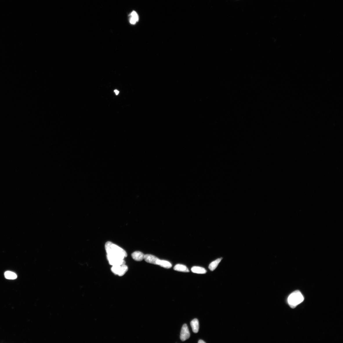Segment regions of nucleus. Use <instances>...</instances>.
I'll return each mask as SVG.
<instances>
[{
    "mask_svg": "<svg viewBox=\"0 0 343 343\" xmlns=\"http://www.w3.org/2000/svg\"><path fill=\"white\" fill-rule=\"evenodd\" d=\"M111 270L115 275L122 276L128 271V267L125 264L112 266Z\"/></svg>",
    "mask_w": 343,
    "mask_h": 343,
    "instance_id": "nucleus-3",
    "label": "nucleus"
},
{
    "mask_svg": "<svg viewBox=\"0 0 343 343\" xmlns=\"http://www.w3.org/2000/svg\"><path fill=\"white\" fill-rule=\"evenodd\" d=\"M157 265L166 268H170L172 267V264L171 263L168 261L160 260L159 259L158 261Z\"/></svg>",
    "mask_w": 343,
    "mask_h": 343,
    "instance_id": "nucleus-9",
    "label": "nucleus"
},
{
    "mask_svg": "<svg viewBox=\"0 0 343 343\" xmlns=\"http://www.w3.org/2000/svg\"><path fill=\"white\" fill-rule=\"evenodd\" d=\"M198 343H205L206 342H204V341H203L202 340H199L198 341Z\"/></svg>",
    "mask_w": 343,
    "mask_h": 343,
    "instance_id": "nucleus-17",
    "label": "nucleus"
},
{
    "mask_svg": "<svg viewBox=\"0 0 343 343\" xmlns=\"http://www.w3.org/2000/svg\"><path fill=\"white\" fill-rule=\"evenodd\" d=\"M5 277L7 279L10 280H14L17 278V275L15 273L10 271H7L5 273Z\"/></svg>",
    "mask_w": 343,
    "mask_h": 343,
    "instance_id": "nucleus-13",
    "label": "nucleus"
},
{
    "mask_svg": "<svg viewBox=\"0 0 343 343\" xmlns=\"http://www.w3.org/2000/svg\"><path fill=\"white\" fill-rule=\"evenodd\" d=\"M222 258L218 259L215 261L212 262L209 266V268L210 270L213 271L217 267L220 262L222 260Z\"/></svg>",
    "mask_w": 343,
    "mask_h": 343,
    "instance_id": "nucleus-12",
    "label": "nucleus"
},
{
    "mask_svg": "<svg viewBox=\"0 0 343 343\" xmlns=\"http://www.w3.org/2000/svg\"><path fill=\"white\" fill-rule=\"evenodd\" d=\"M107 258L109 264L112 266L125 264H126L124 259L113 257L107 255Z\"/></svg>",
    "mask_w": 343,
    "mask_h": 343,
    "instance_id": "nucleus-4",
    "label": "nucleus"
},
{
    "mask_svg": "<svg viewBox=\"0 0 343 343\" xmlns=\"http://www.w3.org/2000/svg\"><path fill=\"white\" fill-rule=\"evenodd\" d=\"M145 255L141 252L136 251L133 253L132 257L133 259L136 261H141L144 259Z\"/></svg>",
    "mask_w": 343,
    "mask_h": 343,
    "instance_id": "nucleus-7",
    "label": "nucleus"
},
{
    "mask_svg": "<svg viewBox=\"0 0 343 343\" xmlns=\"http://www.w3.org/2000/svg\"><path fill=\"white\" fill-rule=\"evenodd\" d=\"M114 92H115V94L116 95H118V94H119V92L117 90H115L114 91Z\"/></svg>",
    "mask_w": 343,
    "mask_h": 343,
    "instance_id": "nucleus-16",
    "label": "nucleus"
},
{
    "mask_svg": "<svg viewBox=\"0 0 343 343\" xmlns=\"http://www.w3.org/2000/svg\"><path fill=\"white\" fill-rule=\"evenodd\" d=\"M190 333L187 325L184 324L182 326L181 333L180 338L182 341H184L190 337Z\"/></svg>",
    "mask_w": 343,
    "mask_h": 343,
    "instance_id": "nucleus-5",
    "label": "nucleus"
},
{
    "mask_svg": "<svg viewBox=\"0 0 343 343\" xmlns=\"http://www.w3.org/2000/svg\"><path fill=\"white\" fill-rule=\"evenodd\" d=\"M136 22H137L136 21V20L131 17L130 18V22L131 24L133 25H135L136 24Z\"/></svg>",
    "mask_w": 343,
    "mask_h": 343,
    "instance_id": "nucleus-15",
    "label": "nucleus"
},
{
    "mask_svg": "<svg viewBox=\"0 0 343 343\" xmlns=\"http://www.w3.org/2000/svg\"><path fill=\"white\" fill-rule=\"evenodd\" d=\"M191 271L194 273L199 274H205L206 273V271L204 268L194 266L191 268Z\"/></svg>",
    "mask_w": 343,
    "mask_h": 343,
    "instance_id": "nucleus-10",
    "label": "nucleus"
},
{
    "mask_svg": "<svg viewBox=\"0 0 343 343\" xmlns=\"http://www.w3.org/2000/svg\"><path fill=\"white\" fill-rule=\"evenodd\" d=\"M130 15L131 17L135 19L137 22L139 20V17L137 12L135 11H133L131 13Z\"/></svg>",
    "mask_w": 343,
    "mask_h": 343,
    "instance_id": "nucleus-14",
    "label": "nucleus"
},
{
    "mask_svg": "<svg viewBox=\"0 0 343 343\" xmlns=\"http://www.w3.org/2000/svg\"><path fill=\"white\" fill-rule=\"evenodd\" d=\"M105 248L107 255L124 259L127 256L125 251L111 242L106 243Z\"/></svg>",
    "mask_w": 343,
    "mask_h": 343,
    "instance_id": "nucleus-1",
    "label": "nucleus"
},
{
    "mask_svg": "<svg viewBox=\"0 0 343 343\" xmlns=\"http://www.w3.org/2000/svg\"><path fill=\"white\" fill-rule=\"evenodd\" d=\"M174 269L175 271L179 272H189L188 269L186 266L184 265L178 264L176 265L174 267Z\"/></svg>",
    "mask_w": 343,
    "mask_h": 343,
    "instance_id": "nucleus-11",
    "label": "nucleus"
},
{
    "mask_svg": "<svg viewBox=\"0 0 343 343\" xmlns=\"http://www.w3.org/2000/svg\"><path fill=\"white\" fill-rule=\"evenodd\" d=\"M144 259L146 262L150 264L157 265L159 259L154 255L146 254L144 255Z\"/></svg>",
    "mask_w": 343,
    "mask_h": 343,
    "instance_id": "nucleus-6",
    "label": "nucleus"
},
{
    "mask_svg": "<svg viewBox=\"0 0 343 343\" xmlns=\"http://www.w3.org/2000/svg\"><path fill=\"white\" fill-rule=\"evenodd\" d=\"M190 325L192 331L195 333H197L199 330V324L198 320L195 319L191 322Z\"/></svg>",
    "mask_w": 343,
    "mask_h": 343,
    "instance_id": "nucleus-8",
    "label": "nucleus"
},
{
    "mask_svg": "<svg viewBox=\"0 0 343 343\" xmlns=\"http://www.w3.org/2000/svg\"><path fill=\"white\" fill-rule=\"evenodd\" d=\"M304 300V297L300 292L296 291L292 293L288 298V304L292 308L300 304Z\"/></svg>",
    "mask_w": 343,
    "mask_h": 343,
    "instance_id": "nucleus-2",
    "label": "nucleus"
}]
</instances>
